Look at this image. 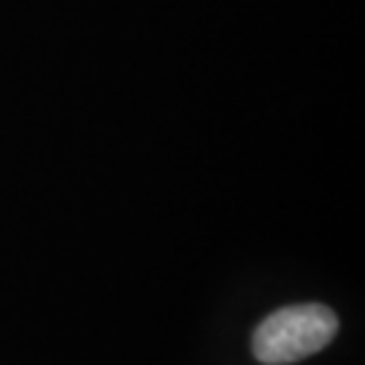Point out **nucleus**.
Wrapping results in <instances>:
<instances>
[{
  "label": "nucleus",
  "mask_w": 365,
  "mask_h": 365,
  "mask_svg": "<svg viewBox=\"0 0 365 365\" xmlns=\"http://www.w3.org/2000/svg\"><path fill=\"white\" fill-rule=\"evenodd\" d=\"M336 333L339 319L322 303L287 306L257 325L252 336V352L265 365H289L325 349Z\"/></svg>",
  "instance_id": "obj_1"
}]
</instances>
